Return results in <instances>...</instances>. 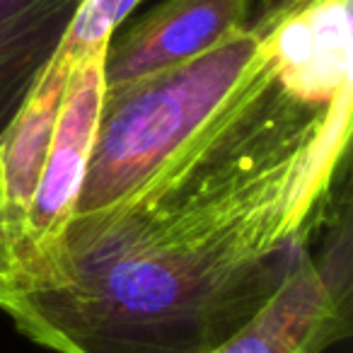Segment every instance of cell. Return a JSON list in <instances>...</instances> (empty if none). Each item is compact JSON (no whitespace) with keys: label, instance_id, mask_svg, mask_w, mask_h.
Instances as JSON below:
<instances>
[{"label":"cell","instance_id":"cell-1","mask_svg":"<svg viewBox=\"0 0 353 353\" xmlns=\"http://www.w3.org/2000/svg\"><path fill=\"white\" fill-rule=\"evenodd\" d=\"M353 0H285L276 56L123 201L75 216L8 317L54 353H211L279 295L348 174Z\"/></svg>","mask_w":353,"mask_h":353},{"label":"cell","instance_id":"cell-2","mask_svg":"<svg viewBox=\"0 0 353 353\" xmlns=\"http://www.w3.org/2000/svg\"><path fill=\"white\" fill-rule=\"evenodd\" d=\"M285 0L189 63L104 90L75 216L123 201L194 133L232 104L276 56Z\"/></svg>","mask_w":353,"mask_h":353},{"label":"cell","instance_id":"cell-3","mask_svg":"<svg viewBox=\"0 0 353 353\" xmlns=\"http://www.w3.org/2000/svg\"><path fill=\"white\" fill-rule=\"evenodd\" d=\"M317 252L307 250L285 285L245 329L211 353H324L351 336V199L334 203Z\"/></svg>","mask_w":353,"mask_h":353},{"label":"cell","instance_id":"cell-4","mask_svg":"<svg viewBox=\"0 0 353 353\" xmlns=\"http://www.w3.org/2000/svg\"><path fill=\"white\" fill-rule=\"evenodd\" d=\"M102 61L104 51H97L80 61L70 73L44 170L27 211L20 279L10 305L3 312H8L22 298L44 288L56 271L61 242L73 221L97 136L99 112L104 102Z\"/></svg>","mask_w":353,"mask_h":353},{"label":"cell","instance_id":"cell-5","mask_svg":"<svg viewBox=\"0 0 353 353\" xmlns=\"http://www.w3.org/2000/svg\"><path fill=\"white\" fill-rule=\"evenodd\" d=\"M252 0H165L119 27L104 49V90L189 63L250 25Z\"/></svg>","mask_w":353,"mask_h":353},{"label":"cell","instance_id":"cell-6","mask_svg":"<svg viewBox=\"0 0 353 353\" xmlns=\"http://www.w3.org/2000/svg\"><path fill=\"white\" fill-rule=\"evenodd\" d=\"M83 0H0V136L51 63Z\"/></svg>","mask_w":353,"mask_h":353},{"label":"cell","instance_id":"cell-7","mask_svg":"<svg viewBox=\"0 0 353 353\" xmlns=\"http://www.w3.org/2000/svg\"><path fill=\"white\" fill-rule=\"evenodd\" d=\"M141 0H83L61 39L56 56L78 65L88 56L104 51L112 34L123 27Z\"/></svg>","mask_w":353,"mask_h":353},{"label":"cell","instance_id":"cell-8","mask_svg":"<svg viewBox=\"0 0 353 353\" xmlns=\"http://www.w3.org/2000/svg\"><path fill=\"white\" fill-rule=\"evenodd\" d=\"M0 201H3V179H0Z\"/></svg>","mask_w":353,"mask_h":353}]
</instances>
